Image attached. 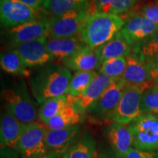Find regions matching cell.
<instances>
[{"mask_svg":"<svg viewBox=\"0 0 158 158\" xmlns=\"http://www.w3.org/2000/svg\"><path fill=\"white\" fill-rule=\"evenodd\" d=\"M72 76L65 67L50 65L42 69L29 80L33 96L38 103L42 104L48 99L64 95Z\"/></svg>","mask_w":158,"mask_h":158,"instance_id":"1","label":"cell"},{"mask_svg":"<svg viewBox=\"0 0 158 158\" xmlns=\"http://www.w3.org/2000/svg\"><path fill=\"white\" fill-rule=\"evenodd\" d=\"M124 23L119 15L96 12L86 20L79 36L87 46L97 48L113 38Z\"/></svg>","mask_w":158,"mask_h":158,"instance_id":"2","label":"cell"},{"mask_svg":"<svg viewBox=\"0 0 158 158\" xmlns=\"http://www.w3.org/2000/svg\"><path fill=\"white\" fill-rule=\"evenodd\" d=\"M94 11L92 4L84 8L73 10L48 20V38H68L78 36L86 20Z\"/></svg>","mask_w":158,"mask_h":158,"instance_id":"3","label":"cell"},{"mask_svg":"<svg viewBox=\"0 0 158 158\" xmlns=\"http://www.w3.org/2000/svg\"><path fill=\"white\" fill-rule=\"evenodd\" d=\"M133 147L144 151H158V117L141 114L129 124Z\"/></svg>","mask_w":158,"mask_h":158,"instance_id":"4","label":"cell"},{"mask_svg":"<svg viewBox=\"0 0 158 158\" xmlns=\"http://www.w3.org/2000/svg\"><path fill=\"white\" fill-rule=\"evenodd\" d=\"M127 85L122 78L114 79L102 95L86 110L94 121H108L119 103Z\"/></svg>","mask_w":158,"mask_h":158,"instance_id":"5","label":"cell"},{"mask_svg":"<svg viewBox=\"0 0 158 158\" xmlns=\"http://www.w3.org/2000/svg\"><path fill=\"white\" fill-rule=\"evenodd\" d=\"M48 128L44 122L24 124L22 133L18 142L16 151L22 158L48 154L46 144Z\"/></svg>","mask_w":158,"mask_h":158,"instance_id":"6","label":"cell"},{"mask_svg":"<svg viewBox=\"0 0 158 158\" xmlns=\"http://www.w3.org/2000/svg\"><path fill=\"white\" fill-rule=\"evenodd\" d=\"M1 98L5 106L23 124L38 122L39 113L36 105L26 92L13 89H5L2 91Z\"/></svg>","mask_w":158,"mask_h":158,"instance_id":"7","label":"cell"},{"mask_svg":"<svg viewBox=\"0 0 158 158\" xmlns=\"http://www.w3.org/2000/svg\"><path fill=\"white\" fill-rule=\"evenodd\" d=\"M2 27H12L40 20L37 12L19 0H0Z\"/></svg>","mask_w":158,"mask_h":158,"instance_id":"8","label":"cell"},{"mask_svg":"<svg viewBox=\"0 0 158 158\" xmlns=\"http://www.w3.org/2000/svg\"><path fill=\"white\" fill-rule=\"evenodd\" d=\"M143 92L136 86H128L119 103L110 117V121L129 124L141 115L140 106Z\"/></svg>","mask_w":158,"mask_h":158,"instance_id":"9","label":"cell"},{"mask_svg":"<svg viewBox=\"0 0 158 158\" xmlns=\"http://www.w3.org/2000/svg\"><path fill=\"white\" fill-rule=\"evenodd\" d=\"M7 40L12 48L18 45L47 38L48 35V22L45 20H37L31 22L7 29Z\"/></svg>","mask_w":158,"mask_h":158,"instance_id":"10","label":"cell"},{"mask_svg":"<svg viewBox=\"0 0 158 158\" xmlns=\"http://www.w3.org/2000/svg\"><path fill=\"white\" fill-rule=\"evenodd\" d=\"M81 135L82 128L78 124L62 130H48L46 144L48 153L55 158H62Z\"/></svg>","mask_w":158,"mask_h":158,"instance_id":"11","label":"cell"},{"mask_svg":"<svg viewBox=\"0 0 158 158\" xmlns=\"http://www.w3.org/2000/svg\"><path fill=\"white\" fill-rule=\"evenodd\" d=\"M124 21L121 32L133 48L158 29V23L150 21L141 12L130 15Z\"/></svg>","mask_w":158,"mask_h":158,"instance_id":"12","label":"cell"},{"mask_svg":"<svg viewBox=\"0 0 158 158\" xmlns=\"http://www.w3.org/2000/svg\"><path fill=\"white\" fill-rule=\"evenodd\" d=\"M47 38L39 39L13 48L19 53L27 68L43 66L54 59L47 48Z\"/></svg>","mask_w":158,"mask_h":158,"instance_id":"13","label":"cell"},{"mask_svg":"<svg viewBox=\"0 0 158 158\" xmlns=\"http://www.w3.org/2000/svg\"><path fill=\"white\" fill-rule=\"evenodd\" d=\"M122 79L127 86H136L143 92L155 85L149 78L147 64L133 51L127 56V65Z\"/></svg>","mask_w":158,"mask_h":158,"instance_id":"14","label":"cell"},{"mask_svg":"<svg viewBox=\"0 0 158 158\" xmlns=\"http://www.w3.org/2000/svg\"><path fill=\"white\" fill-rule=\"evenodd\" d=\"M110 147L119 158H125L133 148V135L128 124L112 122L106 130Z\"/></svg>","mask_w":158,"mask_h":158,"instance_id":"15","label":"cell"},{"mask_svg":"<svg viewBox=\"0 0 158 158\" xmlns=\"http://www.w3.org/2000/svg\"><path fill=\"white\" fill-rule=\"evenodd\" d=\"M24 124L20 122L13 114L5 106L1 117V147L16 151L19 138L22 133Z\"/></svg>","mask_w":158,"mask_h":158,"instance_id":"16","label":"cell"},{"mask_svg":"<svg viewBox=\"0 0 158 158\" xmlns=\"http://www.w3.org/2000/svg\"><path fill=\"white\" fill-rule=\"evenodd\" d=\"M113 80L114 79L103 74H98L96 78L83 93L76 97L73 96V105L76 109L84 114L88 108L102 95Z\"/></svg>","mask_w":158,"mask_h":158,"instance_id":"17","label":"cell"},{"mask_svg":"<svg viewBox=\"0 0 158 158\" xmlns=\"http://www.w3.org/2000/svg\"><path fill=\"white\" fill-rule=\"evenodd\" d=\"M65 68L75 71H92L100 66V47L97 48L86 46L63 61Z\"/></svg>","mask_w":158,"mask_h":158,"instance_id":"18","label":"cell"},{"mask_svg":"<svg viewBox=\"0 0 158 158\" xmlns=\"http://www.w3.org/2000/svg\"><path fill=\"white\" fill-rule=\"evenodd\" d=\"M87 46L80 36L68 38H47V48L54 59L64 61Z\"/></svg>","mask_w":158,"mask_h":158,"instance_id":"19","label":"cell"},{"mask_svg":"<svg viewBox=\"0 0 158 158\" xmlns=\"http://www.w3.org/2000/svg\"><path fill=\"white\" fill-rule=\"evenodd\" d=\"M132 51L133 47L120 31L108 42L100 46V64L107 59L127 57Z\"/></svg>","mask_w":158,"mask_h":158,"instance_id":"20","label":"cell"},{"mask_svg":"<svg viewBox=\"0 0 158 158\" xmlns=\"http://www.w3.org/2000/svg\"><path fill=\"white\" fill-rule=\"evenodd\" d=\"M83 116L84 114L76 109L73 102H71L45 124L49 130H62L78 125Z\"/></svg>","mask_w":158,"mask_h":158,"instance_id":"21","label":"cell"},{"mask_svg":"<svg viewBox=\"0 0 158 158\" xmlns=\"http://www.w3.org/2000/svg\"><path fill=\"white\" fill-rule=\"evenodd\" d=\"M97 143L92 134L84 132L62 158H94Z\"/></svg>","mask_w":158,"mask_h":158,"instance_id":"22","label":"cell"},{"mask_svg":"<svg viewBox=\"0 0 158 158\" xmlns=\"http://www.w3.org/2000/svg\"><path fill=\"white\" fill-rule=\"evenodd\" d=\"M91 4L89 0H45L43 9L51 17H55L84 8Z\"/></svg>","mask_w":158,"mask_h":158,"instance_id":"23","label":"cell"},{"mask_svg":"<svg viewBox=\"0 0 158 158\" xmlns=\"http://www.w3.org/2000/svg\"><path fill=\"white\" fill-rule=\"evenodd\" d=\"M71 102H74V97L68 94L45 100L39 109V119L45 124Z\"/></svg>","mask_w":158,"mask_h":158,"instance_id":"24","label":"cell"},{"mask_svg":"<svg viewBox=\"0 0 158 158\" xmlns=\"http://www.w3.org/2000/svg\"><path fill=\"white\" fill-rule=\"evenodd\" d=\"M0 64L4 71L8 73L23 77L30 76L31 72L23 64L21 56L14 48L1 54Z\"/></svg>","mask_w":158,"mask_h":158,"instance_id":"25","label":"cell"},{"mask_svg":"<svg viewBox=\"0 0 158 158\" xmlns=\"http://www.w3.org/2000/svg\"><path fill=\"white\" fill-rule=\"evenodd\" d=\"M138 0H93L92 6L98 13L121 15L127 13L136 5Z\"/></svg>","mask_w":158,"mask_h":158,"instance_id":"26","label":"cell"},{"mask_svg":"<svg viewBox=\"0 0 158 158\" xmlns=\"http://www.w3.org/2000/svg\"><path fill=\"white\" fill-rule=\"evenodd\" d=\"M98 75V73L94 70L77 71L72 76L67 94L76 97L83 93L96 78Z\"/></svg>","mask_w":158,"mask_h":158,"instance_id":"27","label":"cell"},{"mask_svg":"<svg viewBox=\"0 0 158 158\" xmlns=\"http://www.w3.org/2000/svg\"><path fill=\"white\" fill-rule=\"evenodd\" d=\"M133 52L145 64L158 55V29L136 45Z\"/></svg>","mask_w":158,"mask_h":158,"instance_id":"28","label":"cell"},{"mask_svg":"<svg viewBox=\"0 0 158 158\" xmlns=\"http://www.w3.org/2000/svg\"><path fill=\"white\" fill-rule=\"evenodd\" d=\"M127 65V57H118L105 60L100 64V73L112 79L122 78Z\"/></svg>","mask_w":158,"mask_h":158,"instance_id":"29","label":"cell"},{"mask_svg":"<svg viewBox=\"0 0 158 158\" xmlns=\"http://www.w3.org/2000/svg\"><path fill=\"white\" fill-rule=\"evenodd\" d=\"M141 114H149L158 117V85L155 84L143 92L140 106Z\"/></svg>","mask_w":158,"mask_h":158,"instance_id":"30","label":"cell"},{"mask_svg":"<svg viewBox=\"0 0 158 158\" xmlns=\"http://www.w3.org/2000/svg\"><path fill=\"white\" fill-rule=\"evenodd\" d=\"M141 13L151 21L158 23V1L143 6L141 9Z\"/></svg>","mask_w":158,"mask_h":158,"instance_id":"31","label":"cell"},{"mask_svg":"<svg viewBox=\"0 0 158 158\" xmlns=\"http://www.w3.org/2000/svg\"><path fill=\"white\" fill-rule=\"evenodd\" d=\"M125 158H158V151H144L133 147Z\"/></svg>","mask_w":158,"mask_h":158,"instance_id":"32","label":"cell"},{"mask_svg":"<svg viewBox=\"0 0 158 158\" xmlns=\"http://www.w3.org/2000/svg\"><path fill=\"white\" fill-rule=\"evenodd\" d=\"M149 78L153 84L158 85V55H157L147 64Z\"/></svg>","mask_w":158,"mask_h":158,"instance_id":"33","label":"cell"},{"mask_svg":"<svg viewBox=\"0 0 158 158\" xmlns=\"http://www.w3.org/2000/svg\"><path fill=\"white\" fill-rule=\"evenodd\" d=\"M94 158H119L110 147L100 145L97 147Z\"/></svg>","mask_w":158,"mask_h":158,"instance_id":"34","label":"cell"},{"mask_svg":"<svg viewBox=\"0 0 158 158\" xmlns=\"http://www.w3.org/2000/svg\"><path fill=\"white\" fill-rule=\"evenodd\" d=\"M19 1L25 4L26 5L29 6L35 11L37 12L40 9L43 8L45 0H19Z\"/></svg>","mask_w":158,"mask_h":158,"instance_id":"35","label":"cell"},{"mask_svg":"<svg viewBox=\"0 0 158 158\" xmlns=\"http://www.w3.org/2000/svg\"><path fill=\"white\" fill-rule=\"evenodd\" d=\"M1 158H19V153L14 149L1 147Z\"/></svg>","mask_w":158,"mask_h":158,"instance_id":"36","label":"cell"},{"mask_svg":"<svg viewBox=\"0 0 158 158\" xmlns=\"http://www.w3.org/2000/svg\"><path fill=\"white\" fill-rule=\"evenodd\" d=\"M24 158H55L54 156L50 155V154H47L45 155H41V156H36V157H24Z\"/></svg>","mask_w":158,"mask_h":158,"instance_id":"37","label":"cell"}]
</instances>
